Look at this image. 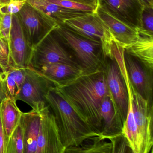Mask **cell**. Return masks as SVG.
Masks as SVG:
<instances>
[{
  "label": "cell",
  "instance_id": "obj_34",
  "mask_svg": "<svg viewBox=\"0 0 153 153\" xmlns=\"http://www.w3.org/2000/svg\"><path fill=\"white\" fill-rule=\"evenodd\" d=\"M13 0H0V7L1 9L6 6L10 2Z\"/></svg>",
  "mask_w": 153,
  "mask_h": 153
},
{
  "label": "cell",
  "instance_id": "obj_15",
  "mask_svg": "<svg viewBox=\"0 0 153 153\" xmlns=\"http://www.w3.org/2000/svg\"><path fill=\"white\" fill-rule=\"evenodd\" d=\"M100 114L102 121V138L109 140L122 134L123 123L116 111L110 94L106 96L102 102Z\"/></svg>",
  "mask_w": 153,
  "mask_h": 153
},
{
  "label": "cell",
  "instance_id": "obj_2",
  "mask_svg": "<svg viewBox=\"0 0 153 153\" xmlns=\"http://www.w3.org/2000/svg\"><path fill=\"white\" fill-rule=\"evenodd\" d=\"M46 100L54 116L60 138L65 147L79 145L90 137L98 136L54 86L49 91Z\"/></svg>",
  "mask_w": 153,
  "mask_h": 153
},
{
  "label": "cell",
  "instance_id": "obj_27",
  "mask_svg": "<svg viewBox=\"0 0 153 153\" xmlns=\"http://www.w3.org/2000/svg\"><path fill=\"white\" fill-rule=\"evenodd\" d=\"M12 23V15L2 11L0 21V36L7 40L9 45Z\"/></svg>",
  "mask_w": 153,
  "mask_h": 153
},
{
  "label": "cell",
  "instance_id": "obj_22",
  "mask_svg": "<svg viewBox=\"0 0 153 153\" xmlns=\"http://www.w3.org/2000/svg\"><path fill=\"white\" fill-rule=\"evenodd\" d=\"M4 153H25L23 131L19 124L10 137Z\"/></svg>",
  "mask_w": 153,
  "mask_h": 153
},
{
  "label": "cell",
  "instance_id": "obj_4",
  "mask_svg": "<svg viewBox=\"0 0 153 153\" xmlns=\"http://www.w3.org/2000/svg\"><path fill=\"white\" fill-rule=\"evenodd\" d=\"M62 24L83 37L100 42L104 58L112 59L114 57L115 39L96 12L66 20Z\"/></svg>",
  "mask_w": 153,
  "mask_h": 153
},
{
  "label": "cell",
  "instance_id": "obj_1",
  "mask_svg": "<svg viewBox=\"0 0 153 153\" xmlns=\"http://www.w3.org/2000/svg\"><path fill=\"white\" fill-rule=\"evenodd\" d=\"M54 86L81 118L100 136L101 105L103 99L110 94L103 66Z\"/></svg>",
  "mask_w": 153,
  "mask_h": 153
},
{
  "label": "cell",
  "instance_id": "obj_18",
  "mask_svg": "<svg viewBox=\"0 0 153 153\" xmlns=\"http://www.w3.org/2000/svg\"><path fill=\"white\" fill-rule=\"evenodd\" d=\"M28 3L46 16L62 24L65 20L91 13L70 10L47 0H27Z\"/></svg>",
  "mask_w": 153,
  "mask_h": 153
},
{
  "label": "cell",
  "instance_id": "obj_10",
  "mask_svg": "<svg viewBox=\"0 0 153 153\" xmlns=\"http://www.w3.org/2000/svg\"><path fill=\"white\" fill-rule=\"evenodd\" d=\"M41 118L36 153H63L62 143L54 114L48 105L40 111Z\"/></svg>",
  "mask_w": 153,
  "mask_h": 153
},
{
  "label": "cell",
  "instance_id": "obj_26",
  "mask_svg": "<svg viewBox=\"0 0 153 153\" xmlns=\"http://www.w3.org/2000/svg\"><path fill=\"white\" fill-rule=\"evenodd\" d=\"M109 140L112 144L111 153H132L128 142L123 134Z\"/></svg>",
  "mask_w": 153,
  "mask_h": 153
},
{
  "label": "cell",
  "instance_id": "obj_24",
  "mask_svg": "<svg viewBox=\"0 0 153 153\" xmlns=\"http://www.w3.org/2000/svg\"><path fill=\"white\" fill-rule=\"evenodd\" d=\"M48 1L62 7L75 10L87 12L89 13H94L96 12L97 8L82 3L75 1L70 0H47Z\"/></svg>",
  "mask_w": 153,
  "mask_h": 153
},
{
  "label": "cell",
  "instance_id": "obj_5",
  "mask_svg": "<svg viewBox=\"0 0 153 153\" xmlns=\"http://www.w3.org/2000/svg\"><path fill=\"white\" fill-rule=\"evenodd\" d=\"M124 52L115 50L114 57L103 64L110 94L124 124L128 111L129 94L125 76Z\"/></svg>",
  "mask_w": 153,
  "mask_h": 153
},
{
  "label": "cell",
  "instance_id": "obj_11",
  "mask_svg": "<svg viewBox=\"0 0 153 153\" xmlns=\"http://www.w3.org/2000/svg\"><path fill=\"white\" fill-rule=\"evenodd\" d=\"M98 6L114 18L136 28H141L144 6L138 0H98Z\"/></svg>",
  "mask_w": 153,
  "mask_h": 153
},
{
  "label": "cell",
  "instance_id": "obj_25",
  "mask_svg": "<svg viewBox=\"0 0 153 153\" xmlns=\"http://www.w3.org/2000/svg\"><path fill=\"white\" fill-rule=\"evenodd\" d=\"M12 67L13 66L10 56L9 43L0 36V69L6 71Z\"/></svg>",
  "mask_w": 153,
  "mask_h": 153
},
{
  "label": "cell",
  "instance_id": "obj_17",
  "mask_svg": "<svg viewBox=\"0 0 153 153\" xmlns=\"http://www.w3.org/2000/svg\"><path fill=\"white\" fill-rule=\"evenodd\" d=\"M38 71L54 86L66 82L84 72L81 67L65 63L49 65L42 67Z\"/></svg>",
  "mask_w": 153,
  "mask_h": 153
},
{
  "label": "cell",
  "instance_id": "obj_31",
  "mask_svg": "<svg viewBox=\"0 0 153 153\" xmlns=\"http://www.w3.org/2000/svg\"><path fill=\"white\" fill-rule=\"evenodd\" d=\"M7 97L8 96L4 86V82L0 74V103L3 99Z\"/></svg>",
  "mask_w": 153,
  "mask_h": 153
},
{
  "label": "cell",
  "instance_id": "obj_28",
  "mask_svg": "<svg viewBox=\"0 0 153 153\" xmlns=\"http://www.w3.org/2000/svg\"><path fill=\"white\" fill-rule=\"evenodd\" d=\"M0 74L4 82L7 96L15 100V97L18 92V88L15 80L7 71H1Z\"/></svg>",
  "mask_w": 153,
  "mask_h": 153
},
{
  "label": "cell",
  "instance_id": "obj_12",
  "mask_svg": "<svg viewBox=\"0 0 153 153\" xmlns=\"http://www.w3.org/2000/svg\"><path fill=\"white\" fill-rule=\"evenodd\" d=\"M9 49L13 67L26 68L30 66L33 48L29 44L17 14L12 15Z\"/></svg>",
  "mask_w": 153,
  "mask_h": 153
},
{
  "label": "cell",
  "instance_id": "obj_29",
  "mask_svg": "<svg viewBox=\"0 0 153 153\" xmlns=\"http://www.w3.org/2000/svg\"><path fill=\"white\" fill-rule=\"evenodd\" d=\"M26 2L27 0H13L1 9L3 12L12 15L17 14L22 9Z\"/></svg>",
  "mask_w": 153,
  "mask_h": 153
},
{
  "label": "cell",
  "instance_id": "obj_19",
  "mask_svg": "<svg viewBox=\"0 0 153 153\" xmlns=\"http://www.w3.org/2000/svg\"><path fill=\"white\" fill-rule=\"evenodd\" d=\"M22 112L14 99L7 97L0 103V114L5 137V146L15 128L19 124Z\"/></svg>",
  "mask_w": 153,
  "mask_h": 153
},
{
  "label": "cell",
  "instance_id": "obj_21",
  "mask_svg": "<svg viewBox=\"0 0 153 153\" xmlns=\"http://www.w3.org/2000/svg\"><path fill=\"white\" fill-rule=\"evenodd\" d=\"M112 144L100 136L90 137L78 146L65 147L63 153H111Z\"/></svg>",
  "mask_w": 153,
  "mask_h": 153
},
{
  "label": "cell",
  "instance_id": "obj_16",
  "mask_svg": "<svg viewBox=\"0 0 153 153\" xmlns=\"http://www.w3.org/2000/svg\"><path fill=\"white\" fill-rule=\"evenodd\" d=\"M41 118L40 111L32 110L22 112L19 124L23 131L25 153H36Z\"/></svg>",
  "mask_w": 153,
  "mask_h": 153
},
{
  "label": "cell",
  "instance_id": "obj_14",
  "mask_svg": "<svg viewBox=\"0 0 153 153\" xmlns=\"http://www.w3.org/2000/svg\"><path fill=\"white\" fill-rule=\"evenodd\" d=\"M95 12L109 30L116 44L123 49L135 42L143 35L138 29L116 19L99 6Z\"/></svg>",
  "mask_w": 153,
  "mask_h": 153
},
{
  "label": "cell",
  "instance_id": "obj_8",
  "mask_svg": "<svg viewBox=\"0 0 153 153\" xmlns=\"http://www.w3.org/2000/svg\"><path fill=\"white\" fill-rule=\"evenodd\" d=\"M17 16L31 46L34 48L58 24L26 2Z\"/></svg>",
  "mask_w": 153,
  "mask_h": 153
},
{
  "label": "cell",
  "instance_id": "obj_35",
  "mask_svg": "<svg viewBox=\"0 0 153 153\" xmlns=\"http://www.w3.org/2000/svg\"><path fill=\"white\" fill-rule=\"evenodd\" d=\"M2 11L1 9H0V21H1V17Z\"/></svg>",
  "mask_w": 153,
  "mask_h": 153
},
{
  "label": "cell",
  "instance_id": "obj_9",
  "mask_svg": "<svg viewBox=\"0 0 153 153\" xmlns=\"http://www.w3.org/2000/svg\"><path fill=\"white\" fill-rule=\"evenodd\" d=\"M126 82L131 93L133 113L143 152L150 153L153 145L152 106L134 90L128 77Z\"/></svg>",
  "mask_w": 153,
  "mask_h": 153
},
{
  "label": "cell",
  "instance_id": "obj_36",
  "mask_svg": "<svg viewBox=\"0 0 153 153\" xmlns=\"http://www.w3.org/2000/svg\"><path fill=\"white\" fill-rule=\"evenodd\" d=\"M0 9H1V7H0Z\"/></svg>",
  "mask_w": 153,
  "mask_h": 153
},
{
  "label": "cell",
  "instance_id": "obj_20",
  "mask_svg": "<svg viewBox=\"0 0 153 153\" xmlns=\"http://www.w3.org/2000/svg\"><path fill=\"white\" fill-rule=\"evenodd\" d=\"M126 53L138 60L150 72L153 67V37L142 35L135 42L124 48Z\"/></svg>",
  "mask_w": 153,
  "mask_h": 153
},
{
  "label": "cell",
  "instance_id": "obj_23",
  "mask_svg": "<svg viewBox=\"0 0 153 153\" xmlns=\"http://www.w3.org/2000/svg\"><path fill=\"white\" fill-rule=\"evenodd\" d=\"M139 31L142 35L153 37V6L144 7Z\"/></svg>",
  "mask_w": 153,
  "mask_h": 153
},
{
  "label": "cell",
  "instance_id": "obj_30",
  "mask_svg": "<svg viewBox=\"0 0 153 153\" xmlns=\"http://www.w3.org/2000/svg\"><path fill=\"white\" fill-rule=\"evenodd\" d=\"M25 69L26 68H18L12 67L6 71L13 77L15 80L18 88V91L19 90L22 84L24 81L25 77Z\"/></svg>",
  "mask_w": 153,
  "mask_h": 153
},
{
  "label": "cell",
  "instance_id": "obj_7",
  "mask_svg": "<svg viewBox=\"0 0 153 153\" xmlns=\"http://www.w3.org/2000/svg\"><path fill=\"white\" fill-rule=\"evenodd\" d=\"M25 77L15 97L40 112L47 106L46 96L53 84L38 71L31 67L25 69Z\"/></svg>",
  "mask_w": 153,
  "mask_h": 153
},
{
  "label": "cell",
  "instance_id": "obj_32",
  "mask_svg": "<svg viewBox=\"0 0 153 153\" xmlns=\"http://www.w3.org/2000/svg\"><path fill=\"white\" fill-rule=\"evenodd\" d=\"M70 1H75L82 3L85 4H89L97 8L98 5V0H70Z\"/></svg>",
  "mask_w": 153,
  "mask_h": 153
},
{
  "label": "cell",
  "instance_id": "obj_13",
  "mask_svg": "<svg viewBox=\"0 0 153 153\" xmlns=\"http://www.w3.org/2000/svg\"><path fill=\"white\" fill-rule=\"evenodd\" d=\"M124 62L128 79L134 90L150 103L152 81L150 72L134 57L124 53Z\"/></svg>",
  "mask_w": 153,
  "mask_h": 153
},
{
  "label": "cell",
  "instance_id": "obj_6",
  "mask_svg": "<svg viewBox=\"0 0 153 153\" xmlns=\"http://www.w3.org/2000/svg\"><path fill=\"white\" fill-rule=\"evenodd\" d=\"M65 46L55 30H53L33 48L30 67L37 71L42 67L55 63L67 64L81 67Z\"/></svg>",
  "mask_w": 153,
  "mask_h": 153
},
{
  "label": "cell",
  "instance_id": "obj_33",
  "mask_svg": "<svg viewBox=\"0 0 153 153\" xmlns=\"http://www.w3.org/2000/svg\"><path fill=\"white\" fill-rule=\"evenodd\" d=\"M144 7L153 6V0H138Z\"/></svg>",
  "mask_w": 153,
  "mask_h": 153
},
{
  "label": "cell",
  "instance_id": "obj_3",
  "mask_svg": "<svg viewBox=\"0 0 153 153\" xmlns=\"http://www.w3.org/2000/svg\"><path fill=\"white\" fill-rule=\"evenodd\" d=\"M66 46L70 48L84 72L98 70L103 65L102 44L83 37L59 24L54 29Z\"/></svg>",
  "mask_w": 153,
  "mask_h": 153
}]
</instances>
